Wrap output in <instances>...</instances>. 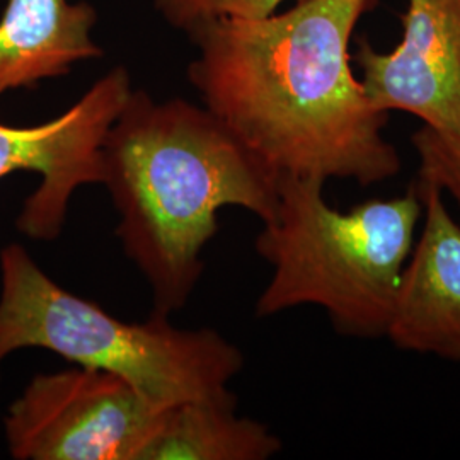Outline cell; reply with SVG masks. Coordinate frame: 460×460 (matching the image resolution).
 I'll return each mask as SVG.
<instances>
[{
  "label": "cell",
  "mask_w": 460,
  "mask_h": 460,
  "mask_svg": "<svg viewBox=\"0 0 460 460\" xmlns=\"http://www.w3.org/2000/svg\"><path fill=\"white\" fill-rule=\"evenodd\" d=\"M378 0H296L270 16L222 17L190 31V83L203 106L277 178L368 188L401 171L353 70L351 38Z\"/></svg>",
  "instance_id": "obj_1"
},
{
  "label": "cell",
  "mask_w": 460,
  "mask_h": 460,
  "mask_svg": "<svg viewBox=\"0 0 460 460\" xmlns=\"http://www.w3.org/2000/svg\"><path fill=\"white\" fill-rule=\"evenodd\" d=\"M116 237L154 296V314L181 311L203 275L201 252L218 212L244 208L270 222L279 178L205 106L133 91L102 147V181Z\"/></svg>",
  "instance_id": "obj_2"
},
{
  "label": "cell",
  "mask_w": 460,
  "mask_h": 460,
  "mask_svg": "<svg viewBox=\"0 0 460 460\" xmlns=\"http://www.w3.org/2000/svg\"><path fill=\"white\" fill-rule=\"evenodd\" d=\"M324 186L315 178H279L277 212L254 241L273 270L254 313L271 317L315 305L338 334L385 338L423 218L416 182L399 197L372 198L345 212L329 205Z\"/></svg>",
  "instance_id": "obj_3"
},
{
  "label": "cell",
  "mask_w": 460,
  "mask_h": 460,
  "mask_svg": "<svg viewBox=\"0 0 460 460\" xmlns=\"http://www.w3.org/2000/svg\"><path fill=\"white\" fill-rule=\"evenodd\" d=\"M24 348L127 378L161 408L227 394L244 368L243 351L218 331L176 328L154 313L121 321L60 287L13 243L0 251V367Z\"/></svg>",
  "instance_id": "obj_4"
},
{
  "label": "cell",
  "mask_w": 460,
  "mask_h": 460,
  "mask_svg": "<svg viewBox=\"0 0 460 460\" xmlns=\"http://www.w3.org/2000/svg\"><path fill=\"white\" fill-rule=\"evenodd\" d=\"M163 410L127 378L74 365L34 376L4 435L16 460H140Z\"/></svg>",
  "instance_id": "obj_5"
},
{
  "label": "cell",
  "mask_w": 460,
  "mask_h": 460,
  "mask_svg": "<svg viewBox=\"0 0 460 460\" xmlns=\"http://www.w3.org/2000/svg\"><path fill=\"white\" fill-rule=\"evenodd\" d=\"M130 74L115 66L62 115L31 127L0 123V181L16 172L40 174L16 227L34 241H55L66 227L72 195L102 181V147L132 96Z\"/></svg>",
  "instance_id": "obj_6"
},
{
  "label": "cell",
  "mask_w": 460,
  "mask_h": 460,
  "mask_svg": "<svg viewBox=\"0 0 460 460\" xmlns=\"http://www.w3.org/2000/svg\"><path fill=\"white\" fill-rule=\"evenodd\" d=\"M391 51L357 40L353 60L372 104L416 116L423 127L460 135V0H408Z\"/></svg>",
  "instance_id": "obj_7"
},
{
  "label": "cell",
  "mask_w": 460,
  "mask_h": 460,
  "mask_svg": "<svg viewBox=\"0 0 460 460\" xmlns=\"http://www.w3.org/2000/svg\"><path fill=\"white\" fill-rule=\"evenodd\" d=\"M414 182L421 234L401 273L385 338L402 351L460 362V224L437 184Z\"/></svg>",
  "instance_id": "obj_8"
},
{
  "label": "cell",
  "mask_w": 460,
  "mask_h": 460,
  "mask_svg": "<svg viewBox=\"0 0 460 460\" xmlns=\"http://www.w3.org/2000/svg\"><path fill=\"white\" fill-rule=\"evenodd\" d=\"M89 2L7 0L0 16V98L102 57Z\"/></svg>",
  "instance_id": "obj_9"
},
{
  "label": "cell",
  "mask_w": 460,
  "mask_h": 460,
  "mask_svg": "<svg viewBox=\"0 0 460 460\" xmlns=\"http://www.w3.org/2000/svg\"><path fill=\"white\" fill-rule=\"evenodd\" d=\"M281 448L268 425L237 414L227 393L165 406L140 460H268Z\"/></svg>",
  "instance_id": "obj_10"
},
{
  "label": "cell",
  "mask_w": 460,
  "mask_h": 460,
  "mask_svg": "<svg viewBox=\"0 0 460 460\" xmlns=\"http://www.w3.org/2000/svg\"><path fill=\"white\" fill-rule=\"evenodd\" d=\"M418 155V180L437 184L460 210V135L420 127L411 137Z\"/></svg>",
  "instance_id": "obj_11"
},
{
  "label": "cell",
  "mask_w": 460,
  "mask_h": 460,
  "mask_svg": "<svg viewBox=\"0 0 460 460\" xmlns=\"http://www.w3.org/2000/svg\"><path fill=\"white\" fill-rule=\"evenodd\" d=\"M283 2L287 0H155V7L169 24L190 33L222 17L270 16Z\"/></svg>",
  "instance_id": "obj_12"
}]
</instances>
